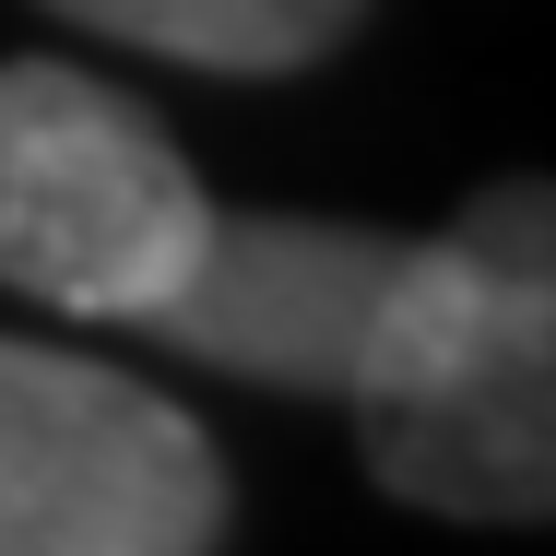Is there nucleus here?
Masks as SVG:
<instances>
[{"instance_id":"1","label":"nucleus","mask_w":556,"mask_h":556,"mask_svg":"<svg viewBox=\"0 0 556 556\" xmlns=\"http://www.w3.org/2000/svg\"><path fill=\"white\" fill-rule=\"evenodd\" d=\"M367 473L450 521H545L556 485V237L545 190H485L415 237L403 308L343 391Z\"/></svg>"},{"instance_id":"2","label":"nucleus","mask_w":556,"mask_h":556,"mask_svg":"<svg viewBox=\"0 0 556 556\" xmlns=\"http://www.w3.org/2000/svg\"><path fill=\"white\" fill-rule=\"evenodd\" d=\"M190 154L72 60L0 72V285L72 320H154L202 261Z\"/></svg>"},{"instance_id":"3","label":"nucleus","mask_w":556,"mask_h":556,"mask_svg":"<svg viewBox=\"0 0 556 556\" xmlns=\"http://www.w3.org/2000/svg\"><path fill=\"white\" fill-rule=\"evenodd\" d=\"M202 415L60 343H0V556H202L225 545Z\"/></svg>"},{"instance_id":"4","label":"nucleus","mask_w":556,"mask_h":556,"mask_svg":"<svg viewBox=\"0 0 556 556\" xmlns=\"http://www.w3.org/2000/svg\"><path fill=\"white\" fill-rule=\"evenodd\" d=\"M415 237L391 225H308V214H214L202 261L178 273V296L142 320L154 343L202 355L225 379H273V391H355L367 355L403 308Z\"/></svg>"},{"instance_id":"5","label":"nucleus","mask_w":556,"mask_h":556,"mask_svg":"<svg viewBox=\"0 0 556 556\" xmlns=\"http://www.w3.org/2000/svg\"><path fill=\"white\" fill-rule=\"evenodd\" d=\"M96 36H130L190 72H308L367 24V0H48Z\"/></svg>"}]
</instances>
